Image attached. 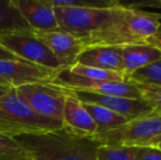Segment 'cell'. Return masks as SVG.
<instances>
[{"instance_id": "ac0fdd59", "label": "cell", "mask_w": 161, "mask_h": 160, "mask_svg": "<svg viewBox=\"0 0 161 160\" xmlns=\"http://www.w3.org/2000/svg\"><path fill=\"white\" fill-rule=\"evenodd\" d=\"M126 80L138 85H150L161 87V59L135 70Z\"/></svg>"}, {"instance_id": "3957f363", "label": "cell", "mask_w": 161, "mask_h": 160, "mask_svg": "<svg viewBox=\"0 0 161 160\" xmlns=\"http://www.w3.org/2000/svg\"><path fill=\"white\" fill-rule=\"evenodd\" d=\"M63 128V123L34 113L17 96L14 88L0 97V134L10 138Z\"/></svg>"}, {"instance_id": "2e32d148", "label": "cell", "mask_w": 161, "mask_h": 160, "mask_svg": "<svg viewBox=\"0 0 161 160\" xmlns=\"http://www.w3.org/2000/svg\"><path fill=\"white\" fill-rule=\"evenodd\" d=\"M14 34L35 35V32L22 17L15 0L0 1V36Z\"/></svg>"}, {"instance_id": "30bf717a", "label": "cell", "mask_w": 161, "mask_h": 160, "mask_svg": "<svg viewBox=\"0 0 161 160\" xmlns=\"http://www.w3.org/2000/svg\"><path fill=\"white\" fill-rule=\"evenodd\" d=\"M57 71L23 59L0 60V77L13 88L28 83H52Z\"/></svg>"}, {"instance_id": "603a6c76", "label": "cell", "mask_w": 161, "mask_h": 160, "mask_svg": "<svg viewBox=\"0 0 161 160\" xmlns=\"http://www.w3.org/2000/svg\"><path fill=\"white\" fill-rule=\"evenodd\" d=\"M0 160H34L33 157L23 148L10 152H0Z\"/></svg>"}, {"instance_id": "d4e9b609", "label": "cell", "mask_w": 161, "mask_h": 160, "mask_svg": "<svg viewBox=\"0 0 161 160\" xmlns=\"http://www.w3.org/2000/svg\"><path fill=\"white\" fill-rule=\"evenodd\" d=\"M145 43L148 45H151V46L156 47V48L161 51V25H160L159 30H158V32L156 33V34H153V36L149 37Z\"/></svg>"}, {"instance_id": "44dd1931", "label": "cell", "mask_w": 161, "mask_h": 160, "mask_svg": "<svg viewBox=\"0 0 161 160\" xmlns=\"http://www.w3.org/2000/svg\"><path fill=\"white\" fill-rule=\"evenodd\" d=\"M142 99L147 102L153 112L161 114V87L150 85H138L135 83Z\"/></svg>"}, {"instance_id": "7c38bea8", "label": "cell", "mask_w": 161, "mask_h": 160, "mask_svg": "<svg viewBox=\"0 0 161 160\" xmlns=\"http://www.w3.org/2000/svg\"><path fill=\"white\" fill-rule=\"evenodd\" d=\"M18 9L35 33L60 30L54 9L46 0H15Z\"/></svg>"}, {"instance_id": "5b68a950", "label": "cell", "mask_w": 161, "mask_h": 160, "mask_svg": "<svg viewBox=\"0 0 161 160\" xmlns=\"http://www.w3.org/2000/svg\"><path fill=\"white\" fill-rule=\"evenodd\" d=\"M19 99L37 115L63 123L65 101L69 90L51 82L28 83L14 88Z\"/></svg>"}, {"instance_id": "8fae6325", "label": "cell", "mask_w": 161, "mask_h": 160, "mask_svg": "<svg viewBox=\"0 0 161 160\" xmlns=\"http://www.w3.org/2000/svg\"><path fill=\"white\" fill-rule=\"evenodd\" d=\"M43 44L49 48V51L59 60L63 68H70L77 63L78 56L85 49L82 43L71 34L62 30L54 32L35 33Z\"/></svg>"}, {"instance_id": "83f0119b", "label": "cell", "mask_w": 161, "mask_h": 160, "mask_svg": "<svg viewBox=\"0 0 161 160\" xmlns=\"http://www.w3.org/2000/svg\"><path fill=\"white\" fill-rule=\"evenodd\" d=\"M0 85H7V86H10L8 82H7L6 80L3 79V78H1V77H0Z\"/></svg>"}, {"instance_id": "d6986e66", "label": "cell", "mask_w": 161, "mask_h": 160, "mask_svg": "<svg viewBox=\"0 0 161 160\" xmlns=\"http://www.w3.org/2000/svg\"><path fill=\"white\" fill-rule=\"evenodd\" d=\"M69 69L71 73L76 74L81 77L88 78L91 80L97 81H126V78L121 74L114 73V71L104 70V69L94 68V67L83 66L80 64H75Z\"/></svg>"}, {"instance_id": "9a60e30c", "label": "cell", "mask_w": 161, "mask_h": 160, "mask_svg": "<svg viewBox=\"0 0 161 160\" xmlns=\"http://www.w3.org/2000/svg\"><path fill=\"white\" fill-rule=\"evenodd\" d=\"M121 52L125 78L137 69L161 59V51L146 43L121 46Z\"/></svg>"}, {"instance_id": "cb8c5ba5", "label": "cell", "mask_w": 161, "mask_h": 160, "mask_svg": "<svg viewBox=\"0 0 161 160\" xmlns=\"http://www.w3.org/2000/svg\"><path fill=\"white\" fill-rule=\"evenodd\" d=\"M20 148L21 146L17 143V141L0 134V152H10V150L20 149Z\"/></svg>"}, {"instance_id": "6da1fadb", "label": "cell", "mask_w": 161, "mask_h": 160, "mask_svg": "<svg viewBox=\"0 0 161 160\" xmlns=\"http://www.w3.org/2000/svg\"><path fill=\"white\" fill-rule=\"evenodd\" d=\"M161 14L142 9L123 6L116 2L111 8L108 18L87 39L80 41L83 47H121L145 43L158 32Z\"/></svg>"}, {"instance_id": "52a82bcc", "label": "cell", "mask_w": 161, "mask_h": 160, "mask_svg": "<svg viewBox=\"0 0 161 160\" xmlns=\"http://www.w3.org/2000/svg\"><path fill=\"white\" fill-rule=\"evenodd\" d=\"M53 85L66 88L71 91H86L108 96L142 99L135 83L129 81H97L81 77L71 73L68 68H62L56 73Z\"/></svg>"}, {"instance_id": "484cf974", "label": "cell", "mask_w": 161, "mask_h": 160, "mask_svg": "<svg viewBox=\"0 0 161 160\" xmlns=\"http://www.w3.org/2000/svg\"><path fill=\"white\" fill-rule=\"evenodd\" d=\"M20 59L21 58H19L17 55H14L12 52H10L6 47L0 45V60H20Z\"/></svg>"}, {"instance_id": "8992f818", "label": "cell", "mask_w": 161, "mask_h": 160, "mask_svg": "<svg viewBox=\"0 0 161 160\" xmlns=\"http://www.w3.org/2000/svg\"><path fill=\"white\" fill-rule=\"evenodd\" d=\"M111 8L97 9L53 7L60 30L71 34L79 41L87 39L89 35L96 32L108 18Z\"/></svg>"}, {"instance_id": "277c9868", "label": "cell", "mask_w": 161, "mask_h": 160, "mask_svg": "<svg viewBox=\"0 0 161 160\" xmlns=\"http://www.w3.org/2000/svg\"><path fill=\"white\" fill-rule=\"evenodd\" d=\"M99 145L123 147H155L161 143V114L153 112L94 135Z\"/></svg>"}, {"instance_id": "ba28073f", "label": "cell", "mask_w": 161, "mask_h": 160, "mask_svg": "<svg viewBox=\"0 0 161 160\" xmlns=\"http://www.w3.org/2000/svg\"><path fill=\"white\" fill-rule=\"evenodd\" d=\"M0 45L26 62L53 70H59L63 68L56 56L35 35L14 34L0 36Z\"/></svg>"}, {"instance_id": "5bb4252c", "label": "cell", "mask_w": 161, "mask_h": 160, "mask_svg": "<svg viewBox=\"0 0 161 160\" xmlns=\"http://www.w3.org/2000/svg\"><path fill=\"white\" fill-rule=\"evenodd\" d=\"M77 64L104 69L124 75V65L121 47L93 46L88 47L77 58Z\"/></svg>"}, {"instance_id": "4fadbf2b", "label": "cell", "mask_w": 161, "mask_h": 160, "mask_svg": "<svg viewBox=\"0 0 161 160\" xmlns=\"http://www.w3.org/2000/svg\"><path fill=\"white\" fill-rule=\"evenodd\" d=\"M63 128L81 137H93L97 132V124L79 101L69 90L63 112Z\"/></svg>"}, {"instance_id": "ffe728a7", "label": "cell", "mask_w": 161, "mask_h": 160, "mask_svg": "<svg viewBox=\"0 0 161 160\" xmlns=\"http://www.w3.org/2000/svg\"><path fill=\"white\" fill-rule=\"evenodd\" d=\"M97 160H136L135 148L123 146L100 145L97 149Z\"/></svg>"}, {"instance_id": "9c48e42d", "label": "cell", "mask_w": 161, "mask_h": 160, "mask_svg": "<svg viewBox=\"0 0 161 160\" xmlns=\"http://www.w3.org/2000/svg\"><path fill=\"white\" fill-rule=\"evenodd\" d=\"M71 93L81 102L101 105L119 115L124 116L128 121L135 120L153 112L142 99L124 98V97L108 96V94H99L86 91H71Z\"/></svg>"}, {"instance_id": "f1b7e54d", "label": "cell", "mask_w": 161, "mask_h": 160, "mask_svg": "<svg viewBox=\"0 0 161 160\" xmlns=\"http://www.w3.org/2000/svg\"><path fill=\"white\" fill-rule=\"evenodd\" d=\"M155 147H157L158 149H160V150H161V143H159V144H158L157 146H155Z\"/></svg>"}, {"instance_id": "e0dca14e", "label": "cell", "mask_w": 161, "mask_h": 160, "mask_svg": "<svg viewBox=\"0 0 161 160\" xmlns=\"http://www.w3.org/2000/svg\"><path fill=\"white\" fill-rule=\"evenodd\" d=\"M83 107L90 114L92 120L97 124V133L105 132V130H112V128L119 127V126L123 125V124L127 123L128 120L125 119L124 116L119 115V114L114 113L111 110L103 108L101 105L97 104H91V103H83Z\"/></svg>"}, {"instance_id": "7402d4cb", "label": "cell", "mask_w": 161, "mask_h": 160, "mask_svg": "<svg viewBox=\"0 0 161 160\" xmlns=\"http://www.w3.org/2000/svg\"><path fill=\"white\" fill-rule=\"evenodd\" d=\"M136 160H161V150L157 147H134Z\"/></svg>"}, {"instance_id": "4316f807", "label": "cell", "mask_w": 161, "mask_h": 160, "mask_svg": "<svg viewBox=\"0 0 161 160\" xmlns=\"http://www.w3.org/2000/svg\"><path fill=\"white\" fill-rule=\"evenodd\" d=\"M11 86H7V85H0V97H2L3 94H6L9 90L11 89Z\"/></svg>"}, {"instance_id": "7a4b0ae2", "label": "cell", "mask_w": 161, "mask_h": 160, "mask_svg": "<svg viewBox=\"0 0 161 160\" xmlns=\"http://www.w3.org/2000/svg\"><path fill=\"white\" fill-rule=\"evenodd\" d=\"M14 141L34 160H97L99 144L92 137H81L64 128L35 135H21Z\"/></svg>"}]
</instances>
